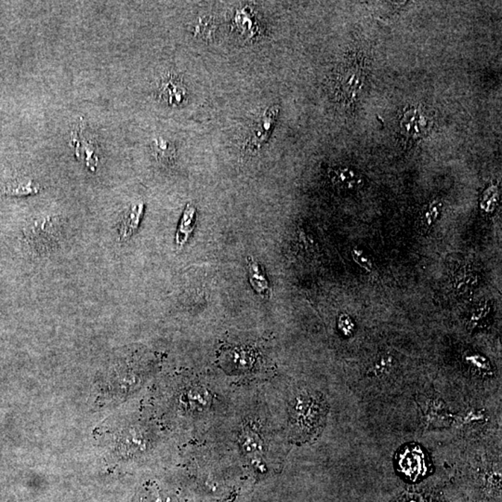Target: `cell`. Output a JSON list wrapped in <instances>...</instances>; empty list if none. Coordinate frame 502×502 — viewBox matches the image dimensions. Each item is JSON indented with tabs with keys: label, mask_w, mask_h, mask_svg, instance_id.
Instances as JSON below:
<instances>
[{
	"label": "cell",
	"mask_w": 502,
	"mask_h": 502,
	"mask_svg": "<svg viewBox=\"0 0 502 502\" xmlns=\"http://www.w3.org/2000/svg\"><path fill=\"white\" fill-rule=\"evenodd\" d=\"M328 405L318 393L304 390L293 398L289 410L292 436L306 442L319 436L327 419Z\"/></svg>",
	"instance_id": "1"
},
{
	"label": "cell",
	"mask_w": 502,
	"mask_h": 502,
	"mask_svg": "<svg viewBox=\"0 0 502 502\" xmlns=\"http://www.w3.org/2000/svg\"><path fill=\"white\" fill-rule=\"evenodd\" d=\"M70 138H71L70 145L74 148L76 157L90 172H96L100 160L98 143L88 126L84 123L78 122V124L73 129Z\"/></svg>",
	"instance_id": "2"
},
{
	"label": "cell",
	"mask_w": 502,
	"mask_h": 502,
	"mask_svg": "<svg viewBox=\"0 0 502 502\" xmlns=\"http://www.w3.org/2000/svg\"><path fill=\"white\" fill-rule=\"evenodd\" d=\"M278 114L277 105H271L255 119L253 124L249 129L245 143V149L249 152V154H256L268 142L270 136L274 131Z\"/></svg>",
	"instance_id": "3"
},
{
	"label": "cell",
	"mask_w": 502,
	"mask_h": 502,
	"mask_svg": "<svg viewBox=\"0 0 502 502\" xmlns=\"http://www.w3.org/2000/svg\"><path fill=\"white\" fill-rule=\"evenodd\" d=\"M398 467L401 474L410 481L421 479L426 474L428 460L426 454L419 446H407L398 452Z\"/></svg>",
	"instance_id": "4"
},
{
	"label": "cell",
	"mask_w": 502,
	"mask_h": 502,
	"mask_svg": "<svg viewBox=\"0 0 502 502\" xmlns=\"http://www.w3.org/2000/svg\"><path fill=\"white\" fill-rule=\"evenodd\" d=\"M328 177L337 189L357 191L365 186V178L357 170L348 167H339L330 169Z\"/></svg>",
	"instance_id": "5"
},
{
	"label": "cell",
	"mask_w": 502,
	"mask_h": 502,
	"mask_svg": "<svg viewBox=\"0 0 502 502\" xmlns=\"http://www.w3.org/2000/svg\"><path fill=\"white\" fill-rule=\"evenodd\" d=\"M401 129L410 139L417 140L426 135L430 129V122L421 111L412 108L404 114L401 119Z\"/></svg>",
	"instance_id": "6"
},
{
	"label": "cell",
	"mask_w": 502,
	"mask_h": 502,
	"mask_svg": "<svg viewBox=\"0 0 502 502\" xmlns=\"http://www.w3.org/2000/svg\"><path fill=\"white\" fill-rule=\"evenodd\" d=\"M145 204L142 201L135 202L126 211L119 226V237L121 241L131 239L132 234L139 227L142 220Z\"/></svg>",
	"instance_id": "7"
},
{
	"label": "cell",
	"mask_w": 502,
	"mask_h": 502,
	"mask_svg": "<svg viewBox=\"0 0 502 502\" xmlns=\"http://www.w3.org/2000/svg\"><path fill=\"white\" fill-rule=\"evenodd\" d=\"M248 271L249 283H251L255 292L261 298L270 299L271 297V289H270L268 279L266 277L263 267L253 257H249Z\"/></svg>",
	"instance_id": "8"
},
{
	"label": "cell",
	"mask_w": 502,
	"mask_h": 502,
	"mask_svg": "<svg viewBox=\"0 0 502 502\" xmlns=\"http://www.w3.org/2000/svg\"><path fill=\"white\" fill-rule=\"evenodd\" d=\"M196 220V208L193 204H188L184 211L177 233H176V245L184 246L189 239L195 229Z\"/></svg>",
	"instance_id": "9"
},
{
	"label": "cell",
	"mask_w": 502,
	"mask_h": 502,
	"mask_svg": "<svg viewBox=\"0 0 502 502\" xmlns=\"http://www.w3.org/2000/svg\"><path fill=\"white\" fill-rule=\"evenodd\" d=\"M40 184L28 178L11 181L0 189L3 195L11 196L36 195L40 192Z\"/></svg>",
	"instance_id": "10"
},
{
	"label": "cell",
	"mask_w": 502,
	"mask_h": 502,
	"mask_svg": "<svg viewBox=\"0 0 502 502\" xmlns=\"http://www.w3.org/2000/svg\"><path fill=\"white\" fill-rule=\"evenodd\" d=\"M160 92L167 104L172 105L183 104L186 96V90L184 89L181 82L174 78L165 79L161 84Z\"/></svg>",
	"instance_id": "11"
},
{
	"label": "cell",
	"mask_w": 502,
	"mask_h": 502,
	"mask_svg": "<svg viewBox=\"0 0 502 502\" xmlns=\"http://www.w3.org/2000/svg\"><path fill=\"white\" fill-rule=\"evenodd\" d=\"M151 148L154 155L161 163L170 165L176 158V146L172 141L160 136L153 140Z\"/></svg>",
	"instance_id": "12"
},
{
	"label": "cell",
	"mask_w": 502,
	"mask_h": 502,
	"mask_svg": "<svg viewBox=\"0 0 502 502\" xmlns=\"http://www.w3.org/2000/svg\"><path fill=\"white\" fill-rule=\"evenodd\" d=\"M492 308L490 307L489 304L486 302H482L475 307V309L472 311L470 318L468 319V325L470 327L477 328L482 327L486 320L489 318L490 313H491Z\"/></svg>",
	"instance_id": "13"
},
{
	"label": "cell",
	"mask_w": 502,
	"mask_h": 502,
	"mask_svg": "<svg viewBox=\"0 0 502 502\" xmlns=\"http://www.w3.org/2000/svg\"><path fill=\"white\" fill-rule=\"evenodd\" d=\"M393 502H444V501L434 493L410 492L400 496Z\"/></svg>",
	"instance_id": "14"
},
{
	"label": "cell",
	"mask_w": 502,
	"mask_h": 502,
	"mask_svg": "<svg viewBox=\"0 0 502 502\" xmlns=\"http://www.w3.org/2000/svg\"><path fill=\"white\" fill-rule=\"evenodd\" d=\"M395 364V358L388 354H381L376 358L373 369L376 373L386 372L390 371Z\"/></svg>",
	"instance_id": "15"
}]
</instances>
